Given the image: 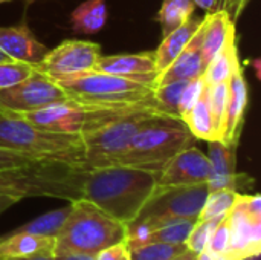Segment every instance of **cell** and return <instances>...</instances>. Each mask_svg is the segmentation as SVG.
Listing matches in <instances>:
<instances>
[{
    "label": "cell",
    "mask_w": 261,
    "mask_h": 260,
    "mask_svg": "<svg viewBox=\"0 0 261 260\" xmlns=\"http://www.w3.org/2000/svg\"><path fill=\"white\" fill-rule=\"evenodd\" d=\"M196 6H200L206 12H213L216 9H220L222 0H193Z\"/></svg>",
    "instance_id": "cell-38"
},
{
    "label": "cell",
    "mask_w": 261,
    "mask_h": 260,
    "mask_svg": "<svg viewBox=\"0 0 261 260\" xmlns=\"http://www.w3.org/2000/svg\"><path fill=\"white\" fill-rule=\"evenodd\" d=\"M194 11L196 5L193 0H164L156 15L162 37L187 23L194 15Z\"/></svg>",
    "instance_id": "cell-25"
},
{
    "label": "cell",
    "mask_w": 261,
    "mask_h": 260,
    "mask_svg": "<svg viewBox=\"0 0 261 260\" xmlns=\"http://www.w3.org/2000/svg\"><path fill=\"white\" fill-rule=\"evenodd\" d=\"M202 20L203 18L191 17L187 23H184L182 26H179L177 29H174L168 35L162 37L161 44L154 51L158 74L162 72L164 69H167L176 60V57L187 48V44L190 43V40L193 38V35L200 28Z\"/></svg>",
    "instance_id": "cell-20"
},
{
    "label": "cell",
    "mask_w": 261,
    "mask_h": 260,
    "mask_svg": "<svg viewBox=\"0 0 261 260\" xmlns=\"http://www.w3.org/2000/svg\"><path fill=\"white\" fill-rule=\"evenodd\" d=\"M107 23L106 0H86L70 14V29L75 34L93 35Z\"/></svg>",
    "instance_id": "cell-22"
},
{
    "label": "cell",
    "mask_w": 261,
    "mask_h": 260,
    "mask_svg": "<svg viewBox=\"0 0 261 260\" xmlns=\"http://www.w3.org/2000/svg\"><path fill=\"white\" fill-rule=\"evenodd\" d=\"M127 260H130V257H128V259H127Z\"/></svg>",
    "instance_id": "cell-47"
},
{
    "label": "cell",
    "mask_w": 261,
    "mask_h": 260,
    "mask_svg": "<svg viewBox=\"0 0 261 260\" xmlns=\"http://www.w3.org/2000/svg\"><path fill=\"white\" fill-rule=\"evenodd\" d=\"M154 115L164 113L154 107L135 109L83 133V159L80 169L92 170L116 166L128 149L135 133Z\"/></svg>",
    "instance_id": "cell-7"
},
{
    "label": "cell",
    "mask_w": 261,
    "mask_h": 260,
    "mask_svg": "<svg viewBox=\"0 0 261 260\" xmlns=\"http://www.w3.org/2000/svg\"><path fill=\"white\" fill-rule=\"evenodd\" d=\"M252 0H222L220 9H225L234 21L239 20V17L243 14V11L248 8V5Z\"/></svg>",
    "instance_id": "cell-37"
},
{
    "label": "cell",
    "mask_w": 261,
    "mask_h": 260,
    "mask_svg": "<svg viewBox=\"0 0 261 260\" xmlns=\"http://www.w3.org/2000/svg\"><path fill=\"white\" fill-rule=\"evenodd\" d=\"M98 72L121 75L135 80H153L158 74L154 51L139 54H115L101 55L96 64Z\"/></svg>",
    "instance_id": "cell-16"
},
{
    "label": "cell",
    "mask_w": 261,
    "mask_h": 260,
    "mask_svg": "<svg viewBox=\"0 0 261 260\" xmlns=\"http://www.w3.org/2000/svg\"><path fill=\"white\" fill-rule=\"evenodd\" d=\"M205 86H206V83H205L203 77H199V78L187 81V86L184 87V92H182V97H180V103H179V115H180L182 120L193 109V106L197 103V100L200 98Z\"/></svg>",
    "instance_id": "cell-33"
},
{
    "label": "cell",
    "mask_w": 261,
    "mask_h": 260,
    "mask_svg": "<svg viewBox=\"0 0 261 260\" xmlns=\"http://www.w3.org/2000/svg\"><path fill=\"white\" fill-rule=\"evenodd\" d=\"M70 211V204L67 207H61L52 211H47L28 224L15 228L14 231H21V233H29V234H37V236H57L58 230L61 228L64 219L67 218Z\"/></svg>",
    "instance_id": "cell-27"
},
{
    "label": "cell",
    "mask_w": 261,
    "mask_h": 260,
    "mask_svg": "<svg viewBox=\"0 0 261 260\" xmlns=\"http://www.w3.org/2000/svg\"><path fill=\"white\" fill-rule=\"evenodd\" d=\"M228 84H229V103H228L226 130H225L223 141L239 146L243 124H245L246 107H248V83L242 64L236 69Z\"/></svg>",
    "instance_id": "cell-18"
},
{
    "label": "cell",
    "mask_w": 261,
    "mask_h": 260,
    "mask_svg": "<svg viewBox=\"0 0 261 260\" xmlns=\"http://www.w3.org/2000/svg\"><path fill=\"white\" fill-rule=\"evenodd\" d=\"M17 202H20L18 198L14 196H8V195H0V215L5 213L6 210H9L12 205H15Z\"/></svg>",
    "instance_id": "cell-39"
},
{
    "label": "cell",
    "mask_w": 261,
    "mask_h": 260,
    "mask_svg": "<svg viewBox=\"0 0 261 260\" xmlns=\"http://www.w3.org/2000/svg\"><path fill=\"white\" fill-rule=\"evenodd\" d=\"M234 37H237L236 21L225 9L206 12L202 34V57L205 64H208Z\"/></svg>",
    "instance_id": "cell-17"
},
{
    "label": "cell",
    "mask_w": 261,
    "mask_h": 260,
    "mask_svg": "<svg viewBox=\"0 0 261 260\" xmlns=\"http://www.w3.org/2000/svg\"><path fill=\"white\" fill-rule=\"evenodd\" d=\"M197 260H229L226 254H213L210 251H203L197 256Z\"/></svg>",
    "instance_id": "cell-41"
},
{
    "label": "cell",
    "mask_w": 261,
    "mask_h": 260,
    "mask_svg": "<svg viewBox=\"0 0 261 260\" xmlns=\"http://www.w3.org/2000/svg\"><path fill=\"white\" fill-rule=\"evenodd\" d=\"M66 98V92L55 80L35 69L23 81L0 90V113L17 116Z\"/></svg>",
    "instance_id": "cell-11"
},
{
    "label": "cell",
    "mask_w": 261,
    "mask_h": 260,
    "mask_svg": "<svg viewBox=\"0 0 261 260\" xmlns=\"http://www.w3.org/2000/svg\"><path fill=\"white\" fill-rule=\"evenodd\" d=\"M220 219L222 218H214V219H208V221H197L196 225L193 227L191 233L188 234L187 241H185L187 248L197 256L200 253L206 251L208 242H210L217 224L220 222Z\"/></svg>",
    "instance_id": "cell-31"
},
{
    "label": "cell",
    "mask_w": 261,
    "mask_h": 260,
    "mask_svg": "<svg viewBox=\"0 0 261 260\" xmlns=\"http://www.w3.org/2000/svg\"><path fill=\"white\" fill-rule=\"evenodd\" d=\"M49 49L34 35L26 23L0 26V52L9 60L38 64Z\"/></svg>",
    "instance_id": "cell-14"
},
{
    "label": "cell",
    "mask_w": 261,
    "mask_h": 260,
    "mask_svg": "<svg viewBox=\"0 0 261 260\" xmlns=\"http://www.w3.org/2000/svg\"><path fill=\"white\" fill-rule=\"evenodd\" d=\"M229 260L257 259L261 253V198L258 193H239L228 213Z\"/></svg>",
    "instance_id": "cell-9"
},
{
    "label": "cell",
    "mask_w": 261,
    "mask_h": 260,
    "mask_svg": "<svg viewBox=\"0 0 261 260\" xmlns=\"http://www.w3.org/2000/svg\"><path fill=\"white\" fill-rule=\"evenodd\" d=\"M237 192L234 190H214L208 192V196L205 199V204L200 210L199 219L197 221H208L214 218H223L229 213L232 208Z\"/></svg>",
    "instance_id": "cell-29"
},
{
    "label": "cell",
    "mask_w": 261,
    "mask_h": 260,
    "mask_svg": "<svg viewBox=\"0 0 261 260\" xmlns=\"http://www.w3.org/2000/svg\"><path fill=\"white\" fill-rule=\"evenodd\" d=\"M55 238L11 231L0 238V260H12L35 254L54 256Z\"/></svg>",
    "instance_id": "cell-19"
},
{
    "label": "cell",
    "mask_w": 261,
    "mask_h": 260,
    "mask_svg": "<svg viewBox=\"0 0 261 260\" xmlns=\"http://www.w3.org/2000/svg\"><path fill=\"white\" fill-rule=\"evenodd\" d=\"M0 147L76 167L83 159L81 135L46 132L21 118L3 113H0Z\"/></svg>",
    "instance_id": "cell-6"
},
{
    "label": "cell",
    "mask_w": 261,
    "mask_h": 260,
    "mask_svg": "<svg viewBox=\"0 0 261 260\" xmlns=\"http://www.w3.org/2000/svg\"><path fill=\"white\" fill-rule=\"evenodd\" d=\"M101 46L89 40H64L49 49L35 69L46 77L60 81L96 69Z\"/></svg>",
    "instance_id": "cell-10"
},
{
    "label": "cell",
    "mask_w": 261,
    "mask_h": 260,
    "mask_svg": "<svg viewBox=\"0 0 261 260\" xmlns=\"http://www.w3.org/2000/svg\"><path fill=\"white\" fill-rule=\"evenodd\" d=\"M228 245H229V222H228V215H226L217 224V227L208 242L206 251H210L213 254H226Z\"/></svg>",
    "instance_id": "cell-34"
},
{
    "label": "cell",
    "mask_w": 261,
    "mask_h": 260,
    "mask_svg": "<svg viewBox=\"0 0 261 260\" xmlns=\"http://www.w3.org/2000/svg\"><path fill=\"white\" fill-rule=\"evenodd\" d=\"M208 106L213 121L214 138L223 141L226 130V116H228V103H229V84L217 83L206 84Z\"/></svg>",
    "instance_id": "cell-24"
},
{
    "label": "cell",
    "mask_w": 261,
    "mask_h": 260,
    "mask_svg": "<svg viewBox=\"0 0 261 260\" xmlns=\"http://www.w3.org/2000/svg\"><path fill=\"white\" fill-rule=\"evenodd\" d=\"M8 60H9V58H8L6 55H3V54L0 52V61H8Z\"/></svg>",
    "instance_id": "cell-44"
},
{
    "label": "cell",
    "mask_w": 261,
    "mask_h": 260,
    "mask_svg": "<svg viewBox=\"0 0 261 260\" xmlns=\"http://www.w3.org/2000/svg\"><path fill=\"white\" fill-rule=\"evenodd\" d=\"M8 2H12V0H0V5L2 3H8Z\"/></svg>",
    "instance_id": "cell-45"
},
{
    "label": "cell",
    "mask_w": 261,
    "mask_h": 260,
    "mask_svg": "<svg viewBox=\"0 0 261 260\" xmlns=\"http://www.w3.org/2000/svg\"><path fill=\"white\" fill-rule=\"evenodd\" d=\"M34 70H35V66L29 63H21V61H14V60L0 61V90L8 89L23 81Z\"/></svg>",
    "instance_id": "cell-32"
},
{
    "label": "cell",
    "mask_w": 261,
    "mask_h": 260,
    "mask_svg": "<svg viewBox=\"0 0 261 260\" xmlns=\"http://www.w3.org/2000/svg\"><path fill=\"white\" fill-rule=\"evenodd\" d=\"M197 221L191 219H177L167 224H162L156 227L154 230H150L138 238L127 239V245L130 250L150 245V244H185L188 234L191 233L193 227Z\"/></svg>",
    "instance_id": "cell-21"
},
{
    "label": "cell",
    "mask_w": 261,
    "mask_h": 260,
    "mask_svg": "<svg viewBox=\"0 0 261 260\" xmlns=\"http://www.w3.org/2000/svg\"><path fill=\"white\" fill-rule=\"evenodd\" d=\"M208 196V185H167L154 190L138 218L127 225V239L138 238L156 227L177 221H197ZM125 239V241H127Z\"/></svg>",
    "instance_id": "cell-8"
},
{
    "label": "cell",
    "mask_w": 261,
    "mask_h": 260,
    "mask_svg": "<svg viewBox=\"0 0 261 260\" xmlns=\"http://www.w3.org/2000/svg\"><path fill=\"white\" fill-rule=\"evenodd\" d=\"M197 254H194V253H191L190 250H187V251H184L182 254H179V256H176V257H173L171 260H191L193 257H196Z\"/></svg>",
    "instance_id": "cell-43"
},
{
    "label": "cell",
    "mask_w": 261,
    "mask_h": 260,
    "mask_svg": "<svg viewBox=\"0 0 261 260\" xmlns=\"http://www.w3.org/2000/svg\"><path fill=\"white\" fill-rule=\"evenodd\" d=\"M54 260H95V256H87V254H60V256H54Z\"/></svg>",
    "instance_id": "cell-40"
},
{
    "label": "cell",
    "mask_w": 261,
    "mask_h": 260,
    "mask_svg": "<svg viewBox=\"0 0 261 260\" xmlns=\"http://www.w3.org/2000/svg\"><path fill=\"white\" fill-rule=\"evenodd\" d=\"M196 141L184 120L154 115L135 133L118 164L161 172L171 158Z\"/></svg>",
    "instance_id": "cell-4"
},
{
    "label": "cell",
    "mask_w": 261,
    "mask_h": 260,
    "mask_svg": "<svg viewBox=\"0 0 261 260\" xmlns=\"http://www.w3.org/2000/svg\"><path fill=\"white\" fill-rule=\"evenodd\" d=\"M130 257V248L127 245L125 241L113 244L104 250H101L96 256L95 260H127Z\"/></svg>",
    "instance_id": "cell-36"
},
{
    "label": "cell",
    "mask_w": 261,
    "mask_h": 260,
    "mask_svg": "<svg viewBox=\"0 0 261 260\" xmlns=\"http://www.w3.org/2000/svg\"><path fill=\"white\" fill-rule=\"evenodd\" d=\"M191 260H197V256H196V257H193V259Z\"/></svg>",
    "instance_id": "cell-46"
},
{
    "label": "cell",
    "mask_w": 261,
    "mask_h": 260,
    "mask_svg": "<svg viewBox=\"0 0 261 260\" xmlns=\"http://www.w3.org/2000/svg\"><path fill=\"white\" fill-rule=\"evenodd\" d=\"M184 123L187 124L188 130L196 139L202 141H213L214 138V130H213V121H211V113H210V106H208V95H206V86L197 100V103L193 106V109L184 116Z\"/></svg>",
    "instance_id": "cell-26"
},
{
    "label": "cell",
    "mask_w": 261,
    "mask_h": 260,
    "mask_svg": "<svg viewBox=\"0 0 261 260\" xmlns=\"http://www.w3.org/2000/svg\"><path fill=\"white\" fill-rule=\"evenodd\" d=\"M187 250L185 244H150L130 250V260H171Z\"/></svg>",
    "instance_id": "cell-30"
},
{
    "label": "cell",
    "mask_w": 261,
    "mask_h": 260,
    "mask_svg": "<svg viewBox=\"0 0 261 260\" xmlns=\"http://www.w3.org/2000/svg\"><path fill=\"white\" fill-rule=\"evenodd\" d=\"M210 178L208 156L196 146L184 149L171 158L159 172L158 185H197L206 184Z\"/></svg>",
    "instance_id": "cell-13"
},
{
    "label": "cell",
    "mask_w": 261,
    "mask_h": 260,
    "mask_svg": "<svg viewBox=\"0 0 261 260\" xmlns=\"http://www.w3.org/2000/svg\"><path fill=\"white\" fill-rule=\"evenodd\" d=\"M237 147L234 144L213 139L208 141V161H210V178L208 192L214 190H234L242 193L252 187L254 179L248 175L237 173Z\"/></svg>",
    "instance_id": "cell-12"
},
{
    "label": "cell",
    "mask_w": 261,
    "mask_h": 260,
    "mask_svg": "<svg viewBox=\"0 0 261 260\" xmlns=\"http://www.w3.org/2000/svg\"><path fill=\"white\" fill-rule=\"evenodd\" d=\"M158 178L159 172L121 164L86 170L81 198L128 225L158 188Z\"/></svg>",
    "instance_id": "cell-1"
},
{
    "label": "cell",
    "mask_w": 261,
    "mask_h": 260,
    "mask_svg": "<svg viewBox=\"0 0 261 260\" xmlns=\"http://www.w3.org/2000/svg\"><path fill=\"white\" fill-rule=\"evenodd\" d=\"M37 161H46V159H38V158H34V156L21 153V152L0 147V170L21 167V166H28V164L37 162Z\"/></svg>",
    "instance_id": "cell-35"
},
{
    "label": "cell",
    "mask_w": 261,
    "mask_h": 260,
    "mask_svg": "<svg viewBox=\"0 0 261 260\" xmlns=\"http://www.w3.org/2000/svg\"><path fill=\"white\" fill-rule=\"evenodd\" d=\"M57 83L63 87L67 98L83 104L116 107L156 106L153 98V80H135L90 70Z\"/></svg>",
    "instance_id": "cell-5"
},
{
    "label": "cell",
    "mask_w": 261,
    "mask_h": 260,
    "mask_svg": "<svg viewBox=\"0 0 261 260\" xmlns=\"http://www.w3.org/2000/svg\"><path fill=\"white\" fill-rule=\"evenodd\" d=\"M202 34H203V20L197 32L187 44V48L176 57V60L167 69H164L154 77L153 86H161L173 81H190L203 77L206 64L202 57Z\"/></svg>",
    "instance_id": "cell-15"
},
{
    "label": "cell",
    "mask_w": 261,
    "mask_h": 260,
    "mask_svg": "<svg viewBox=\"0 0 261 260\" xmlns=\"http://www.w3.org/2000/svg\"><path fill=\"white\" fill-rule=\"evenodd\" d=\"M70 204V211L55 236L54 256L87 254L127 239V225L106 215L92 202L80 198Z\"/></svg>",
    "instance_id": "cell-3"
},
{
    "label": "cell",
    "mask_w": 261,
    "mask_h": 260,
    "mask_svg": "<svg viewBox=\"0 0 261 260\" xmlns=\"http://www.w3.org/2000/svg\"><path fill=\"white\" fill-rule=\"evenodd\" d=\"M240 66V55H239V41L234 37L214 58L206 64L203 72V80L206 84H217V83H229L232 74Z\"/></svg>",
    "instance_id": "cell-23"
},
{
    "label": "cell",
    "mask_w": 261,
    "mask_h": 260,
    "mask_svg": "<svg viewBox=\"0 0 261 260\" xmlns=\"http://www.w3.org/2000/svg\"><path fill=\"white\" fill-rule=\"evenodd\" d=\"M12 260H54L52 254H35V256H28V257H20V259Z\"/></svg>",
    "instance_id": "cell-42"
},
{
    "label": "cell",
    "mask_w": 261,
    "mask_h": 260,
    "mask_svg": "<svg viewBox=\"0 0 261 260\" xmlns=\"http://www.w3.org/2000/svg\"><path fill=\"white\" fill-rule=\"evenodd\" d=\"M86 170L60 161H37L0 170V195L18 198H55L73 202L81 198Z\"/></svg>",
    "instance_id": "cell-2"
},
{
    "label": "cell",
    "mask_w": 261,
    "mask_h": 260,
    "mask_svg": "<svg viewBox=\"0 0 261 260\" xmlns=\"http://www.w3.org/2000/svg\"><path fill=\"white\" fill-rule=\"evenodd\" d=\"M185 86H187V81H173V83L154 86L153 98H154L158 109L168 116L180 118L179 103H180V97H182Z\"/></svg>",
    "instance_id": "cell-28"
}]
</instances>
